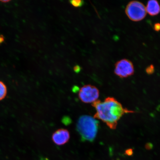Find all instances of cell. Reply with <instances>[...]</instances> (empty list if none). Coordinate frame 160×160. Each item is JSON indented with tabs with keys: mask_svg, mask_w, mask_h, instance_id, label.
Wrapping results in <instances>:
<instances>
[{
	"mask_svg": "<svg viewBox=\"0 0 160 160\" xmlns=\"http://www.w3.org/2000/svg\"><path fill=\"white\" fill-rule=\"evenodd\" d=\"M153 146L151 144L148 143L147 145L145 146V148L146 149L148 150L151 149L152 148Z\"/></svg>",
	"mask_w": 160,
	"mask_h": 160,
	"instance_id": "cell-14",
	"label": "cell"
},
{
	"mask_svg": "<svg viewBox=\"0 0 160 160\" xmlns=\"http://www.w3.org/2000/svg\"><path fill=\"white\" fill-rule=\"evenodd\" d=\"M40 160H49V159L48 158L42 157L41 158Z\"/></svg>",
	"mask_w": 160,
	"mask_h": 160,
	"instance_id": "cell-16",
	"label": "cell"
},
{
	"mask_svg": "<svg viewBox=\"0 0 160 160\" xmlns=\"http://www.w3.org/2000/svg\"><path fill=\"white\" fill-rule=\"evenodd\" d=\"M73 69L75 72L78 73L81 71V68L78 65L74 67Z\"/></svg>",
	"mask_w": 160,
	"mask_h": 160,
	"instance_id": "cell-13",
	"label": "cell"
},
{
	"mask_svg": "<svg viewBox=\"0 0 160 160\" xmlns=\"http://www.w3.org/2000/svg\"><path fill=\"white\" fill-rule=\"evenodd\" d=\"M4 40L3 37L2 35H0V43L3 42V41Z\"/></svg>",
	"mask_w": 160,
	"mask_h": 160,
	"instance_id": "cell-15",
	"label": "cell"
},
{
	"mask_svg": "<svg viewBox=\"0 0 160 160\" xmlns=\"http://www.w3.org/2000/svg\"><path fill=\"white\" fill-rule=\"evenodd\" d=\"M125 12L128 18L135 22L142 21L147 14L145 5L138 1L130 2L126 8Z\"/></svg>",
	"mask_w": 160,
	"mask_h": 160,
	"instance_id": "cell-3",
	"label": "cell"
},
{
	"mask_svg": "<svg viewBox=\"0 0 160 160\" xmlns=\"http://www.w3.org/2000/svg\"><path fill=\"white\" fill-rule=\"evenodd\" d=\"M92 106L96 111L93 117L101 120L113 130L117 128L118 122L123 115L135 112L124 108L117 99L112 97L106 98L103 101L97 100L92 103Z\"/></svg>",
	"mask_w": 160,
	"mask_h": 160,
	"instance_id": "cell-1",
	"label": "cell"
},
{
	"mask_svg": "<svg viewBox=\"0 0 160 160\" xmlns=\"http://www.w3.org/2000/svg\"><path fill=\"white\" fill-rule=\"evenodd\" d=\"M98 128V121L91 116L82 115L78 120L77 131L82 141H94L97 137Z\"/></svg>",
	"mask_w": 160,
	"mask_h": 160,
	"instance_id": "cell-2",
	"label": "cell"
},
{
	"mask_svg": "<svg viewBox=\"0 0 160 160\" xmlns=\"http://www.w3.org/2000/svg\"><path fill=\"white\" fill-rule=\"evenodd\" d=\"M133 150L132 149H128L126 150L125 154L129 156H131L133 155Z\"/></svg>",
	"mask_w": 160,
	"mask_h": 160,
	"instance_id": "cell-11",
	"label": "cell"
},
{
	"mask_svg": "<svg viewBox=\"0 0 160 160\" xmlns=\"http://www.w3.org/2000/svg\"><path fill=\"white\" fill-rule=\"evenodd\" d=\"M114 72L118 77L122 78L130 77L134 73L133 64L127 59L120 60L115 63Z\"/></svg>",
	"mask_w": 160,
	"mask_h": 160,
	"instance_id": "cell-5",
	"label": "cell"
},
{
	"mask_svg": "<svg viewBox=\"0 0 160 160\" xmlns=\"http://www.w3.org/2000/svg\"><path fill=\"white\" fill-rule=\"evenodd\" d=\"M70 133L68 130L59 129L55 131L52 136V139L56 145L61 146L65 145L69 141Z\"/></svg>",
	"mask_w": 160,
	"mask_h": 160,
	"instance_id": "cell-6",
	"label": "cell"
},
{
	"mask_svg": "<svg viewBox=\"0 0 160 160\" xmlns=\"http://www.w3.org/2000/svg\"><path fill=\"white\" fill-rule=\"evenodd\" d=\"M146 9L147 13L150 15L155 16L160 12V5L158 1L151 0L148 2Z\"/></svg>",
	"mask_w": 160,
	"mask_h": 160,
	"instance_id": "cell-7",
	"label": "cell"
},
{
	"mask_svg": "<svg viewBox=\"0 0 160 160\" xmlns=\"http://www.w3.org/2000/svg\"><path fill=\"white\" fill-rule=\"evenodd\" d=\"M155 71V68L153 65H150L146 69V72L148 74L151 75L154 73Z\"/></svg>",
	"mask_w": 160,
	"mask_h": 160,
	"instance_id": "cell-10",
	"label": "cell"
},
{
	"mask_svg": "<svg viewBox=\"0 0 160 160\" xmlns=\"http://www.w3.org/2000/svg\"><path fill=\"white\" fill-rule=\"evenodd\" d=\"M78 95L79 99L83 102L93 103L97 101L98 98L99 91L95 86L87 85L79 89Z\"/></svg>",
	"mask_w": 160,
	"mask_h": 160,
	"instance_id": "cell-4",
	"label": "cell"
},
{
	"mask_svg": "<svg viewBox=\"0 0 160 160\" xmlns=\"http://www.w3.org/2000/svg\"><path fill=\"white\" fill-rule=\"evenodd\" d=\"M154 29L157 32L160 31V23H157L154 25Z\"/></svg>",
	"mask_w": 160,
	"mask_h": 160,
	"instance_id": "cell-12",
	"label": "cell"
},
{
	"mask_svg": "<svg viewBox=\"0 0 160 160\" xmlns=\"http://www.w3.org/2000/svg\"><path fill=\"white\" fill-rule=\"evenodd\" d=\"M69 3L75 7H81L83 5L84 2L82 0H73L70 1Z\"/></svg>",
	"mask_w": 160,
	"mask_h": 160,
	"instance_id": "cell-9",
	"label": "cell"
},
{
	"mask_svg": "<svg viewBox=\"0 0 160 160\" xmlns=\"http://www.w3.org/2000/svg\"><path fill=\"white\" fill-rule=\"evenodd\" d=\"M7 87L2 82L0 81V101L5 98L7 96Z\"/></svg>",
	"mask_w": 160,
	"mask_h": 160,
	"instance_id": "cell-8",
	"label": "cell"
},
{
	"mask_svg": "<svg viewBox=\"0 0 160 160\" xmlns=\"http://www.w3.org/2000/svg\"><path fill=\"white\" fill-rule=\"evenodd\" d=\"M0 1L2 2L5 3L8 2H10V1H8V0H7V1Z\"/></svg>",
	"mask_w": 160,
	"mask_h": 160,
	"instance_id": "cell-17",
	"label": "cell"
}]
</instances>
